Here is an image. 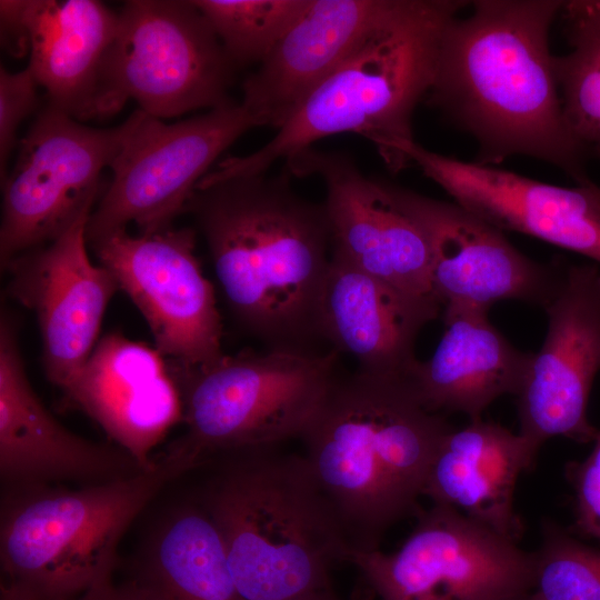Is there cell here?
Wrapping results in <instances>:
<instances>
[{"label": "cell", "mask_w": 600, "mask_h": 600, "mask_svg": "<svg viewBox=\"0 0 600 600\" xmlns=\"http://www.w3.org/2000/svg\"><path fill=\"white\" fill-rule=\"evenodd\" d=\"M563 3L470 1L471 12L443 31L426 102L473 138L477 163L524 156L586 184L588 153L566 122L550 50Z\"/></svg>", "instance_id": "cell-1"}, {"label": "cell", "mask_w": 600, "mask_h": 600, "mask_svg": "<svg viewBox=\"0 0 600 600\" xmlns=\"http://www.w3.org/2000/svg\"><path fill=\"white\" fill-rule=\"evenodd\" d=\"M238 323L270 348L310 349L331 253L323 203L289 174L238 177L198 189L188 207Z\"/></svg>", "instance_id": "cell-2"}, {"label": "cell", "mask_w": 600, "mask_h": 600, "mask_svg": "<svg viewBox=\"0 0 600 600\" xmlns=\"http://www.w3.org/2000/svg\"><path fill=\"white\" fill-rule=\"evenodd\" d=\"M452 428L408 379L359 371L336 379L301 438L351 551L378 549L393 523L419 511L430 463Z\"/></svg>", "instance_id": "cell-3"}, {"label": "cell", "mask_w": 600, "mask_h": 600, "mask_svg": "<svg viewBox=\"0 0 600 600\" xmlns=\"http://www.w3.org/2000/svg\"><path fill=\"white\" fill-rule=\"evenodd\" d=\"M470 1L406 0L397 16L319 84L260 149L227 157L198 189L266 174L332 134L369 139L392 172L410 166L403 147L413 141L412 118L431 89L442 34Z\"/></svg>", "instance_id": "cell-4"}, {"label": "cell", "mask_w": 600, "mask_h": 600, "mask_svg": "<svg viewBox=\"0 0 600 600\" xmlns=\"http://www.w3.org/2000/svg\"><path fill=\"white\" fill-rule=\"evenodd\" d=\"M276 446L216 454L222 462L198 499L243 600H296L330 589V569L351 551L304 456Z\"/></svg>", "instance_id": "cell-5"}, {"label": "cell", "mask_w": 600, "mask_h": 600, "mask_svg": "<svg viewBox=\"0 0 600 600\" xmlns=\"http://www.w3.org/2000/svg\"><path fill=\"white\" fill-rule=\"evenodd\" d=\"M202 466L174 441L136 474L76 490L8 487L0 519V561L7 581L39 600H70L111 580L123 534L173 479Z\"/></svg>", "instance_id": "cell-6"}, {"label": "cell", "mask_w": 600, "mask_h": 600, "mask_svg": "<svg viewBox=\"0 0 600 600\" xmlns=\"http://www.w3.org/2000/svg\"><path fill=\"white\" fill-rule=\"evenodd\" d=\"M167 361L187 426L177 441L203 463L222 452L301 437L337 379L334 351L270 348L223 353L196 367Z\"/></svg>", "instance_id": "cell-7"}, {"label": "cell", "mask_w": 600, "mask_h": 600, "mask_svg": "<svg viewBox=\"0 0 600 600\" xmlns=\"http://www.w3.org/2000/svg\"><path fill=\"white\" fill-rule=\"evenodd\" d=\"M232 69L193 0L127 1L102 62L94 118L117 113L128 100L159 119L213 109L231 102Z\"/></svg>", "instance_id": "cell-8"}, {"label": "cell", "mask_w": 600, "mask_h": 600, "mask_svg": "<svg viewBox=\"0 0 600 600\" xmlns=\"http://www.w3.org/2000/svg\"><path fill=\"white\" fill-rule=\"evenodd\" d=\"M112 178L87 224V241L134 223L139 233L172 227L210 167L243 133L259 127L242 103L167 123L138 109L122 124Z\"/></svg>", "instance_id": "cell-9"}, {"label": "cell", "mask_w": 600, "mask_h": 600, "mask_svg": "<svg viewBox=\"0 0 600 600\" xmlns=\"http://www.w3.org/2000/svg\"><path fill=\"white\" fill-rule=\"evenodd\" d=\"M417 514L397 551H350L380 600H510L532 590L533 552L447 506Z\"/></svg>", "instance_id": "cell-10"}, {"label": "cell", "mask_w": 600, "mask_h": 600, "mask_svg": "<svg viewBox=\"0 0 600 600\" xmlns=\"http://www.w3.org/2000/svg\"><path fill=\"white\" fill-rule=\"evenodd\" d=\"M121 136V124L88 127L49 104L37 117L2 180V269L92 212L102 171L113 161Z\"/></svg>", "instance_id": "cell-11"}, {"label": "cell", "mask_w": 600, "mask_h": 600, "mask_svg": "<svg viewBox=\"0 0 600 600\" xmlns=\"http://www.w3.org/2000/svg\"><path fill=\"white\" fill-rule=\"evenodd\" d=\"M90 246L141 312L164 358L196 367L223 356L214 289L196 254L192 229L138 236L121 230Z\"/></svg>", "instance_id": "cell-12"}, {"label": "cell", "mask_w": 600, "mask_h": 600, "mask_svg": "<svg viewBox=\"0 0 600 600\" xmlns=\"http://www.w3.org/2000/svg\"><path fill=\"white\" fill-rule=\"evenodd\" d=\"M548 328L516 394L521 434L538 452L551 438L593 441L588 402L600 371V266L561 270L544 307Z\"/></svg>", "instance_id": "cell-13"}, {"label": "cell", "mask_w": 600, "mask_h": 600, "mask_svg": "<svg viewBox=\"0 0 600 600\" xmlns=\"http://www.w3.org/2000/svg\"><path fill=\"white\" fill-rule=\"evenodd\" d=\"M391 191L427 240L430 288L443 313L489 312L506 300L544 308L551 300L561 270L524 256L502 230L456 202L393 184Z\"/></svg>", "instance_id": "cell-14"}, {"label": "cell", "mask_w": 600, "mask_h": 600, "mask_svg": "<svg viewBox=\"0 0 600 600\" xmlns=\"http://www.w3.org/2000/svg\"><path fill=\"white\" fill-rule=\"evenodd\" d=\"M90 214L3 268L10 274V297L36 314L46 376L63 392L98 343L106 309L119 290L112 273L88 253Z\"/></svg>", "instance_id": "cell-15"}, {"label": "cell", "mask_w": 600, "mask_h": 600, "mask_svg": "<svg viewBox=\"0 0 600 600\" xmlns=\"http://www.w3.org/2000/svg\"><path fill=\"white\" fill-rule=\"evenodd\" d=\"M286 164L290 176L322 179L332 252L403 291L434 298L427 240L397 202L390 183L364 176L342 152L312 147Z\"/></svg>", "instance_id": "cell-16"}, {"label": "cell", "mask_w": 600, "mask_h": 600, "mask_svg": "<svg viewBox=\"0 0 600 600\" xmlns=\"http://www.w3.org/2000/svg\"><path fill=\"white\" fill-rule=\"evenodd\" d=\"M403 151L454 202L502 231L520 232L600 266V186L560 187L407 143Z\"/></svg>", "instance_id": "cell-17"}, {"label": "cell", "mask_w": 600, "mask_h": 600, "mask_svg": "<svg viewBox=\"0 0 600 600\" xmlns=\"http://www.w3.org/2000/svg\"><path fill=\"white\" fill-rule=\"evenodd\" d=\"M142 469L118 446L66 429L42 404L24 368L13 318L0 319V474L8 487L54 481L99 483Z\"/></svg>", "instance_id": "cell-18"}, {"label": "cell", "mask_w": 600, "mask_h": 600, "mask_svg": "<svg viewBox=\"0 0 600 600\" xmlns=\"http://www.w3.org/2000/svg\"><path fill=\"white\" fill-rule=\"evenodd\" d=\"M406 0H310L243 83L258 126L281 127L303 100L402 9Z\"/></svg>", "instance_id": "cell-19"}, {"label": "cell", "mask_w": 600, "mask_h": 600, "mask_svg": "<svg viewBox=\"0 0 600 600\" xmlns=\"http://www.w3.org/2000/svg\"><path fill=\"white\" fill-rule=\"evenodd\" d=\"M67 401L94 420L144 470L168 432L183 421L179 386L156 349L120 333L99 339Z\"/></svg>", "instance_id": "cell-20"}, {"label": "cell", "mask_w": 600, "mask_h": 600, "mask_svg": "<svg viewBox=\"0 0 600 600\" xmlns=\"http://www.w3.org/2000/svg\"><path fill=\"white\" fill-rule=\"evenodd\" d=\"M441 304L403 291L331 251L319 303L320 336L359 363V372L409 379L416 340Z\"/></svg>", "instance_id": "cell-21"}, {"label": "cell", "mask_w": 600, "mask_h": 600, "mask_svg": "<svg viewBox=\"0 0 600 600\" xmlns=\"http://www.w3.org/2000/svg\"><path fill=\"white\" fill-rule=\"evenodd\" d=\"M536 454L521 434L482 419L470 421L442 438L422 496L519 542L523 527L514 511V491Z\"/></svg>", "instance_id": "cell-22"}, {"label": "cell", "mask_w": 600, "mask_h": 600, "mask_svg": "<svg viewBox=\"0 0 600 600\" xmlns=\"http://www.w3.org/2000/svg\"><path fill=\"white\" fill-rule=\"evenodd\" d=\"M443 322L433 354L418 360L408 380L429 411L479 420L496 399L517 394L532 352L516 348L490 322L488 312L443 313Z\"/></svg>", "instance_id": "cell-23"}, {"label": "cell", "mask_w": 600, "mask_h": 600, "mask_svg": "<svg viewBox=\"0 0 600 600\" xmlns=\"http://www.w3.org/2000/svg\"><path fill=\"white\" fill-rule=\"evenodd\" d=\"M29 68L49 106L79 121L94 118L100 72L118 13L97 0H24Z\"/></svg>", "instance_id": "cell-24"}, {"label": "cell", "mask_w": 600, "mask_h": 600, "mask_svg": "<svg viewBox=\"0 0 600 600\" xmlns=\"http://www.w3.org/2000/svg\"><path fill=\"white\" fill-rule=\"evenodd\" d=\"M132 581L154 600H243L220 533L198 499L176 506L159 521Z\"/></svg>", "instance_id": "cell-25"}, {"label": "cell", "mask_w": 600, "mask_h": 600, "mask_svg": "<svg viewBox=\"0 0 600 600\" xmlns=\"http://www.w3.org/2000/svg\"><path fill=\"white\" fill-rule=\"evenodd\" d=\"M570 50L554 56L566 122L588 156L600 157V0L564 1Z\"/></svg>", "instance_id": "cell-26"}, {"label": "cell", "mask_w": 600, "mask_h": 600, "mask_svg": "<svg viewBox=\"0 0 600 600\" xmlns=\"http://www.w3.org/2000/svg\"><path fill=\"white\" fill-rule=\"evenodd\" d=\"M310 0H193L233 67L261 63Z\"/></svg>", "instance_id": "cell-27"}, {"label": "cell", "mask_w": 600, "mask_h": 600, "mask_svg": "<svg viewBox=\"0 0 600 600\" xmlns=\"http://www.w3.org/2000/svg\"><path fill=\"white\" fill-rule=\"evenodd\" d=\"M533 558L531 591L538 600H600L599 549L547 522Z\"/></svg>", "instance_id": "cell-28"}, {"label": "cell", "mask_w": 600, "mask_h": 600, "mask_svg": "<svg viewBox=\"0 0 600 600\" xmlns=\"http://www.w3.org/2000/svg\"><path fill=\"white\" fill-rule=\"evenodd\" d=\"M39 83L29 67L18 72L0 68V172L7 176V162L16 146L20 123L38 104Z\"/></svg>", "instance_id": "cell-29"}, {"label": "cell", "mask_w": 600, "mask_h": 600, "mask_svg": "<svg viewBox=\"0 0 600 600\" xmlns=\"http://www.w3.org/2000/svg\"><path fill=\"white\" fill-rule=\"evenodd\" d=\"M590 454L568 466L574 491L576 527L584 536L600 541V431Z\"/></svg>", "instance_id": "cell-30"}, {"label": "cell", "mask_w": 600, "mask_h": 600, "mask_svg": "<svg viewBox=\"0 0 600 600\" xmlns=\"http://www.w3.org/2000/svg\"><path fill=\"white\" fill-rule=\"evenodd\" d=\"M0 39L3 50L16 58L30 51L29 32L24 20V0L0 1Z\"/></svg>", "instance_id": "cell-31"}, {"label": "cell", "mask_w": 600, "mask_h": 600, "mask_svg": "<svg viewBox=\"0 0 600 600\" xmlns=\"http://www.w3.org/2000/svg\"><path fill=\"white\" fill-rule=\"evenodd\" d=\"M70 600H154L147 590L129 581L122 586H114L111 580L100 583L84 593Z\"/></svg>", "instance_id": "cell-32"}, {"label": "cell", "mask_w": 600, "mask_h": 600, "mask_svg": "<svg viewBox=\"0 0 600 600\" xmlns=\"http://www.w3.org/2000/svg\"><path fill=\"white\" fill-rule=\"evenodd\" d=\"M0 600H39V598L29 587L7 581L1 586Z\"/></svg>", "instance_id": "cell-33"}, {"label": "cell", "mask_w": 600, "mask_h": 600, "mask_svg": "<svg viewBox=\"0 0 600 600\" xmlns=\"http://www.w3.org/2000/svg\"><path fill=\"white\" fill-rule=\"evenodd\" d=\"M296 600H337V599L330 588V589L308 593Z\"/></svg>", "instance_id": "cell-34"}, {"label": "cell", "mask_w": 600, "mask_h": 600, "mask_svg": "<svg viewBox=\"0 0 600 600\" xmlns=\"http://www.w3.org/2000/svg\"><path fill=\"white\" fill-rule=\"evenodd\" d=\"M510 600H538L537 597L534 596V593L532 591L528 592V593H524L522 596H519V597H516V598H512Z\"/></svg>", "instance_id": "cell-35"}]
</instances>
